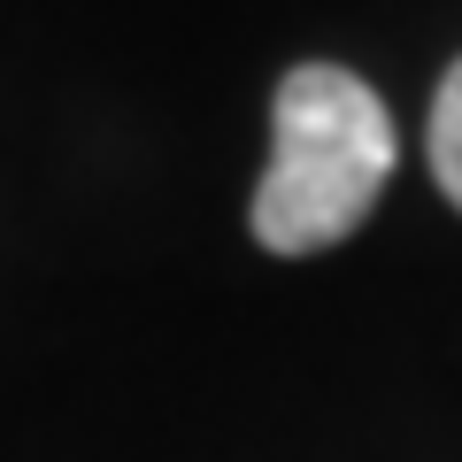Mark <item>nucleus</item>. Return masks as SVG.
I'll return each mask as SVG.
<instances>
[{
	"mask_svg": "<svg viewBox=\"0 0 462 462\" xmlns=\"http://www.w3.org/2000/svg\"><path fill=\"white\" fill-rule=\"evenodd\" d=\"M393 116L346 62H293L270 93V170L247 200L254 247L324 254L363 231L393 178Z\"/></svg>",
	"mask_w": 462,
	"mask_h": 462,
	"instance_id": "1",
	"label": "nucleus"
},
{
	"mask_svg": "<svg viewBox=\"0 0 462 462\" xmlns=\"http://www.w3.org/2000/svg\"><path fill=\"white\" fill-rule=\"evenodd\" d=\"M424 154H431V185L455 200L462 216V54L447 62L439 93H431V124H424Z\"/></svg>",
	"mask_w": 462,
	"mask_h": 462,
	"instance_id": "2",
	"label": "nucleus"
}]
</instances>
